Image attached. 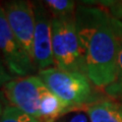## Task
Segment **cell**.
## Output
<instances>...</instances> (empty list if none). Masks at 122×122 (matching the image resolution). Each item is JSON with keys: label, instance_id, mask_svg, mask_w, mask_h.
I'll return each instance as SVG.
<instances>
[{"label": "cell", "instance_id": "1", "mask_svg": "<svg viewBox=\"0 0 122 122\" xmlns=\"http://www.w3.org/2000/svg\"><path fill=\"white\" fill-rule=\"evenodd\" d=\"M74 20L87 78L97 86L115 83L122 20L103 9L83 6L77 9Z\"/></svg>", "mask_w": 122, "mask_h": 122}, {"label": "cell", "instance_id": "2", "mask_svg": "<svg viewBox=\"0 0 122 122\" xmlns=\"http://www.w3.org/2000/svg\"><path fill=\"white\" fill-rule=\"evenodd\" d=\"M52 51L57 68L86 74L75 20L72 16L51 20Z\"/></svg>", "mask_w": 122, "mask_h": 122}, {"label": "cell", "instance_id": "3", "mask_svg": "<svg viewBox=\"0 0 122 122\" xmlns=\"http://www.w3.org/2000/svg\"><path fill=\"white\" fill-rule=\"evenodd\" d=\"M39 77L67 109L78 108L92 99L90 79L81 72L51 67L40 70Z\"/></svg>", "mask_w": 122, "mask_h": 122}, {"label": "cell", "instance_id": "4", "mask_svg": "<svg viewBox=\"0 0 122 122\" xmlns=\"http://www.w3.org/2000/svg\"><path fill=\"white\" fill-rule=\"evenodd\" d=\"M49 89L39 76L15 78L5 85V95L12 106L39 119L43 98Z\"/></svg>", "mask_w": 122, "mask_h": 122}, {"label": "cell", "instance_id": "5", "mask_svg": "<svg viewBox=\"0 0 122 122\" xmlns=\"http://www.w3.org/2000/svg\"><path fill=\"white\" fill-rule=\"evenodd\" d=\"M5 15L11 30L34 61L35 5L29 1H12L5 7Z\"/></svg>", "mask_w": 122, "mask_h": 122}, {"label": "cell", "instance_id": "6", "mask_svg": "<svg viewBox=\"0 0 122 122\" xmlns=\"http://www.w3.org/2000/svg\"><path fill=\"white\" fill-rule=\"evenodd\" d=\"M0 51L5 64L12 73L26 75L33 70L34 61L16 39L7 21L5 10L0 7Z\"/></svg>", "mask_w": 122, "mask_h": 122}, {"label": "cell", "instance_id": "7", "mask_svg": "<svg viewBox=\"0 0 122 122\" xmlns=\"http://www.w3.org/2000/svg\"><path fill=\"white\" fill-rule=\"evenodd\" d=\"M35 35H34L33 54L34 63L41 70L55 64L52 51L51 20L42 6L35 5Z\"/></svg>", "mask_w": 122, "mask_h": 122}, {"label": "cell", "instance_id": "8", "mask_svg": "<svg viewBox=\"0 0 122 122\" xmlns=\"http://www.w3.org/2000/svg\"><path fill=\"white\" fill-rule=\"evenodd\" d=\"M90 122H122V107L110 101H102L87 106Z\"/></svg>", "mask_w": 122, "mask_h": 122}, {"label": "cell", "instance_id": "9", "mask_svg": "<svg viewBox=\"0 0 122 122\" xmlns=\"http://www.w3.org/2000/svg\"><path fill=\"white\" fill-rule=\"evenodd\" d=\"M45 5L53 13L54 17L71 16L74 10V2L68 0H47Z\"/></svg>", "mask_w": 122, "mask_h": 122}, {"label": "cell", "instance_id": "10", "mask_svg": "<svg viewBox=\"0 0 122 122\" xmlns=\"http://www.w3.org/2000/svg\"><path fill=\"white\" fill-rule=\"evenodd\" d=\"M0 122H39L14 106H7L0 115Z\"/></svg>", "mask_w": 122, "mask_h": 122}, {"label": "cell", "instance_id": "11", "mask_svg": "<svg viewBox=\"0 0 122 122\" xmlns=\"http://www.w3.org/2000/svg\"><path fill=\"white\" fill-rule=\"evenodd\" d=\"M117 86L118 89L121 87L122 89V40L121 45L119 49V53H118V59H117Z\"/></svg>", "mask_w": 122, "mask_h": 122}, {"label": "cell", "instance_id": "12", "mask_svg": "<svg viewBox=\"0 0 122 122\" xmlns=\"http://www.w3.org/2000/svg\"><path fill=\"white\" fill-rule=\"evenodd\" d=\"M11 81V75L8 73V71L5 69V67L3 66L2 62L0 61V86L6 85L7 82Z\"/></svg>", "mask_w": 122, "mask_h": 122}, {"label": "cell", "instance_id": "13", "mask_svg": "<svg viewBox=\"0 0 122 122\" xmlns=\"http://www.w3.org/2000/svg\"><path fill=\"white\" fill-rule=\"evenodd\" d=\"M87 119H89V118H86L85 114L77 113V114H75L74 116L71 117L69 122H87Z\"/></svg>", "mask_w": 122, "mask_h": 122}]
</instances>
